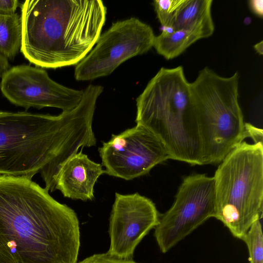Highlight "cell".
<instances>
[{"mask_svg": "<svg viewBox=\"0 0 263 263\" xmlns=\"http://www.w3.org/2000/svg\"><path fill=\"white\" fill-rule=\"evenodd\" d=\"M249 6L251 11L257 16H263V1L251 0L248 2Z\"/></svg>", "mask_w": 263, "mask_h": 263, "instance_id": "44dd1931", "label": "cell"}, {"mask_svg": "<svg viewBox=\"0 0 263 263\" xmlns=\"http://www.w3.org/2000/svg\"><path fill=\"white\" fill-rule=\"evenodd\" d=\"M213 177L196 174L183 178L172 206L155 228L158 247L165 253L207 220L214 217Z\"/></svg>", "mask_w": 263, "mask_h": 263, "instance_id": "52a82bcc", "label": "cell"}, {"mask_svg": "<svg viewBox=\"0 0 263 263\" xmlns=\"http://www.w3.org/2000/svg\"><path fill=\"white\" fill-rule=\"evenodd\" d=\"M78 263H137L133 259L120 258L111 255L107 252L95 254L90 256Z\"/></svg>", "mask_w": 263, "mask_h": 263, "instance_id": "ac0fdd59", "label": "cell"}, {"mask_svg": "<svg viewBox=\"0 0 263 263\" xmlns=\"http://www.w3.org/2000/svg\"><path fill=\"white\" fill-rule=\"evenodd\" d=\"M260 220L255 221L240 239L247 247L250 263H263V235Z\"/></svg>", "mask_w": 263, "mask_h": 263, "instance_id": "2e32d148", "label": "cell"}, {"mask_svg": "<svg viewBox=\"0 0 263 263\" xmlns=\"http://www.w3.org/2000/svg\"><path fill=\"white\" fill-rule=\"evenodd\" d=\"M212 0H182L169 28L186 30L197 34L200 39L211 36L215 26L212 16Z\"/></svg>", "mask_w": 263, "mask_h": 263, "instance_id": "4fadbf2b", "label": "cell"}, {"mask_svg": "<svg viewBox=\"0 0 263 263\" xmlns=\"http://www.w3.org/2000/svg\"><path fill=\"white\" fill-rule=\"evenodd\" d=\"M19 5L17 0H0V14L9 15L15 13Z\"/></svg>", "mask_w": 263, "mask_h": 263, "instance_id": "ffe728a7", "label": "cell"}, {"mask_svg": "<svg viewBox=\"0 0 263 263\" xmlns=\"http://www.w3.org/2000/svg\"><path fill=\"white\" fill-rule=\"evenodd\" d=\"M239 75L222 77L205 67L190 83L201 138L202 165L220 163L247 138L238 101Z\"/></svg>", "mask_w": 263, "mask_h": 263, "instance_id": "5b68a950", "label": "cell"}, {"mask_svg": "<svg viewBox=\"0 0 263 263\" xmlns=\"http://www.w3.org/2000/svg\"><path fill=\"white\" fill-rule=\"evenodd\" d=\"M1 78L0 89L3 96L26 110L50 107L70 111L79 104L84 93L83 90L55 82L41 68L27 65L10 68Z\"/></svg>", "mask_w": 263, "mask_h": 263, "instance_id": "30bf717a", "label": "cell"}, {"mask_svg": "<svg viewBox=\"0 0 263 263\" xmlns=\"http://www.w3.org/2000/svg\"><path fill=\"white\" fill-rule=\"evenodd\" d=\"M254 48L255 51L260 55L263 54V41H261L260 42L254 45Z\"/></svg>", "mask_w": 263, "mask_h": 263, "instance_id": "603a6c76", "label": "cell"}, {"mask_svg": "<svg viewBox=\"0 0 263 263\" xmlns=\"http://www.w3.org/2000/svg\"><path fill=\"white\" fill-rule=\"evenodd\" d=\"M155 37L152 28L136 17L114 23L77 64L76 79L91 80L111 74L126 60L148 52Z\"/></svg>", "mask_w": 263, "mask_h": 263, "instance_id": "ba28073f", "label": "cell"}, {"mask_svg": "<svg viewBox=\"0 0 263 263\" xmlns=\"http://www.w3.org/2000/svg\"><path fill=\"white\" fill-rule=\"evenodd\" d=\"M160 215L155 203L138 193H116L109 218L111 255L133 259L136 248L159 222Z\"/></svg>", "mask_w": 263, "mask_h": 263, "instance_id": "8fae6325", "label": "cell"}, {"mask_svg": "<svg viewBox=\"0 0 263 263\" xmlns=\"http://www.w3.org/2000/svg\"><path fill=\"white\" fill-rule=\"evenodd\" d=\"M182 0H155L153 6L157 17L164 28H169Z\"/></svg>", "mask_w": 263, "mask_h": 263, "instance_id": "e0dca14e", "label": "cell"}, {"mask_svg": "<svg viewBox=\"0 0 263 263\" xmlns=\"http://www.w3.org/2000/svg\"><path fill=\"white\" fill-rule=\"evenodd\" d=\"M105 173L102 165L91 160L82 151L69 157L58 168L54 178L55 190L65 197L87 201L94 198V186Z\"/></svg>", "mask_w": 263, "mask_h": 263, "instance_id": "7c38bea8", "label": "cell"}, {"mask_svg": "<svg viewBox=\"0 0 263 263\" xmlns=\"http://www.w3.org/2000/svg\"><path fill=\"white\" fill-rule=\"evenodd\" d=\"M99 152L105 173L126 180L145 175L157 164L171 159L162 142L139 124L112 135Z\"/></svg>", "mask_w": 263, "mask_h": 263, "instance_id": "9c48e42d", "label": "cell"}, {"mask_svg": "<svg viewBox=\"0 0 263 263\" xmlns=\"http://www.w3.org/2000/svg\"><path fill=\"white\" fill-rule=\"evenodd\" d=\"M215 213L238 239L263 211V143L243 141L220 163L213 176Z\"/></svg>", "mask_w": 263, "mask_h": 263, "instance_id": "8992f818", "label": "cell"}, {"mask_svg": "<svg viewBox=\"0 0 263 263\" xmlns=\"http://www.w3.org/2000/svg\"><path fill=\"white\" fill-rule=\"evenodd\" d=\"M106 12L100 0H26L21 6V51L41 68L77 65L96 43Z\"/></svg>", "mask_w": 263, "mask_h": 263, "instance_id": "3957f363", "label": "cell"}, {"mask_svg": "<svg viewBox=\"0 0 263 263\" xmlns=\"http://www.w3.org/2000/svg\"><path fill=\"white\" fill-rule=\"evenodd\" d=\"M135 122L154 133L171 159L202 165V144L183 68L161 67L136 99Z\"/></svg>", "mask_w": 263, "mask_h": 263, "instance_id": "277c9868", "label": "cell"}, {"mask_svg": "<svg viewBox=\"0 0 263 263\" xmlns=\"http://www.w3.org/2000/svg\"><path fill=\"white\" fill-rule=\"evenodd\" d=\"M73 210L26 177L0 175V263H77Z\"/></svg>", "mask_w": 263, "mask_h": 263, "instance_id": "6da1fadb", "label": "cell"}, {"mask_svg": "<svg viewBox=\"0 0 263 263\" xmlns=\"http://www.w3.org/2000/svg\"><path fill=\"white\" fill-rule=\"evenodd\" d=\"M22 44L21 18L17 13L0 14V54L8 60H13Z\"/></svg>", "mask_w": 263, "mask_h": 263, "instance_id": "9a60e30c", "label": "cell"}, {"mask_svg": "<svg viewBox=\"0 0 263 263\" xmlns=\"http://www.w3.org/2000/svg\"><path fill=\"white\" fill-rule=\"evenodd\" d=\"M10 69L8 60L0 54V78Z\"/></svg>", "mask_w": 263, "mask_h": 263, "instance_id": "7402d4cb", "label": "cell"}, {"mask_svg": "<svg viewBox=\"0 0 263 263\" xmlns=\"http://www.w3.org/2000/svg\"><path fill=\"white\" fill-rule=\"evenodd\" d=\"M200 39L197 34L189 30L164 29L155 36L153 47L159 54L166 60H172Z\"/></svg>", "mask_w": 263, "mask_h": 263, "instance_id": "5bb4252c", "label": "cell"}, {"mask_svg": "<svg viewBox=\"0 0 263 263\" xmlns=\"http://www.w3.org/2000/svg\"><path fill=\"white\" fill-rule=\"evenodd\" d=\"M245 126L247 138L249 137L252 138L254 142V143H263V133L262 129L258 128L248 123H245Z\"/></svg>", "mask_w": 263, "mask_h": 263, "instance_id": "d6986e66", "label": "cell"}, {"mask_svg": "<svg viewBox=\"0 0 263 263\" xmlns=\"http://www.w3.org/2000/svg\"><path fill=\"white\" fill-rule=\"evenodd\" d=\"M97 101L85 92L75 108L57 116L0 110V175L32 179L48 164L55 173L80 148L95 146Z\"/></svg>", "mask_w": 263, "mask_h": 263, "instance_id": "7a4b0ae2", "label": "cell"}]
</instances>
